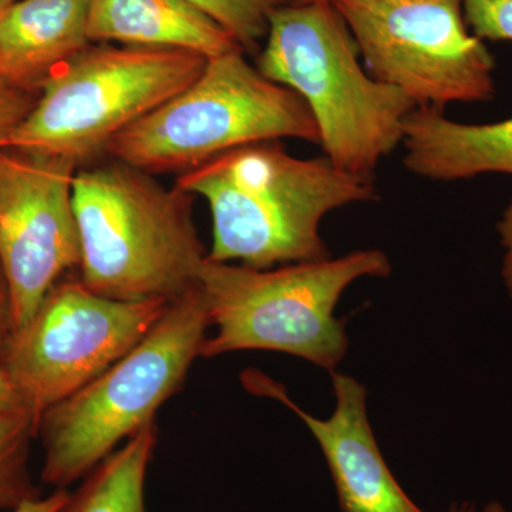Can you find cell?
Here are the masks:
<instances>
[{
	"mask_svg": "<svg viewBox=\"0 0 512 512\" xmlns=\"http://www.w3.org/2000/svg\"><path fill=\"white\" fill-rule=\"evenodd\" d=\"M175 185L207 201L208 261L256 269L330 258L323 218L377 200L373 180L345 173L326 157H293L278 141L235 148L178 175Z\"/></svg>",
	"mask_w": 512,
	"mask_h": 512,
	"instance_id": "obj_1",
	"label": "cell"
},
{
	"mask_svg": "<svg viewBox=\"0 0 512 512\" xmlns=\"http://www.w3.org/2000/svg\"><path fill=\"white\" fill-rule=\"evenodd\" d=\"M192 195L121 161L77 170L80 281L121 302L173 303L198 288L205 251Z\"/></svg>",
	"mask_w": 512,
	"mask_h": 512,
	"instance_id": "obj_2",
	"label": "cell"
},
{
	"mask_svg": "<svg viewBox=\"0 0 512 512\" xmlns=\"http://www.w3.org/2000/svg\"><path fill=\"white\" fill-rule=\"evenodd\" d=\"M359 56L332 3L288 2L269 16L256 69L305 101L330 163L373 180L380 161L402 144L404 123L417 106L366 73Z\"/></svg>",
	"mask_w": 512,
	"mask_h": 512,
	"instance_id": "obj_3",
	"label": "cell"
},
{
	"mask_svg": "<svg viewBox=\"0 0 512 512\" xmlns=\"http://www.w3.org/2000/svg\"><path fill=\"white\" fill-rule=\"evenodd\" d=\"M390 272L380 249L269 269L207 259L198 289L215 333L201 356L268 350L335 372L349 348L345 322L335 316L340 298L353 282Z\"/></svg>",
	"mask_w": 512,
	"mask_h": 512,
	"instance_id": "obj_4",
	"label": "cell"
},
{
	"mask_svg": "<svg viewBox=\"0 0 512 512\" xmlns=\"http://www.w3.org/2000/svg\"><path fill=\"white\" fill-rule=\"evenodd\" d=\"M210 319L200 289L171 303L140 343L79 392L40 417L42 481L56 490L83 480L180 392L201 356Z\"/></svg>",
	"mask_w": 512,
	"mask_h": 512,
	"instance_id": "obj_5",
	"label": "cell"
},
{
	"mask_svg": "<svg viewBox=\"0 0 512 512\" xmlns=\"http://www.w3.org/2000/svg\"><path fill=\"white\" fill-rule=\"evenodd\" d=\"M279 138L319 144L318 124L298 94L262 76L238 49L208 59L195 82L126 128L106 153L144 173L181 175Z\"/></svg>",
	"mask_w": 512,
	"mask_h": 512,
	"instance_id": "obj_6",
	"label": "cell"
},
{
	"mask_svg": "<svg viewBox=\"0 0 512 512\" xmlns=\"http://www.w3.org/2000/svg\"><path fill=\"white\" fill-rule=\"evenodd\" d=\"M207 60L185 50L92 43L46 80L10 148L86 163L195 82Z\"/></svg>",
	"mask_w": 512,
	"mask_h": 512,
	"instance_id": "obj_7",
	"label": "cell"
},
{
	"mask_svg": "<svg viewBox=\"0 0 512 512\" xmlns=\"http://www.w3.org/2000/svg\"><path fill=\"white\" fill-rule=\"evenodd\" d=\"M377 82L417 107L495 97V60L468 28L463 0H332Z\"/></svg>",
	"mask_w": 512,
	"mask_h": 512,
	"instance_id": "obj_8",
	"label": "cell"
},
{
	"mask_svg": "<svg viewBox=\"0 0 512 512\" xmlns=\"http://www.w3.org/2000/svg\"><path fill=\"white\" fill-rule=\"evenodd\" d=\"M170 305L114 301L90 291L80 279L59 281L28 322L10 330L0 352V372L39 429L46 410L136 348Z\"/></svg>",
	"mask_w": 512,
	"mask_h": 512,
	"instance_id": "obj_9",
	"label": "cell"
},
{
	"mask_svg": "<svg viewBox=\"0 0 512 512\" xmlns=\"http://www.w3.org/2000/svg\"><path fill=\"white\" fill-rule=\"evenodd\" d=\"M77 167L66 158L0 150V271L8 289L10 330L32 318L67 271L79 269Z\"/></svg>",
	"mask_w": 512,
	"mask_h": 512,
	"instance_id": "obj_10",
	"label": "cell"
},
{
	"mask_svg": "<svg viewBox=\"0 0 512 512\" xmlns=\"http://www.w3.org/2000/svg\"><path fill=\"white\" fill-rule=\"evenodd\" d=\"M330 375L336 406L328 419L306 413L271 377L249 370L242 379L252 393L284 403L311 430L328 463L340 511L424 512L404 493L384 460L367 414L366 387L336 370Z\"/></svg>",
	"mask_w": 512,
	"mask_h": 512,
	"instance_id": "obj_11",
	"label": "cell"
},
{
	"mask_svg": "<svg viewBox=\"0 0 512 512\" xmlns=\"http://www.w3.org/2000/svg\"><path fill=\"white\" fill-rule=\"evenodd\" d=\"M87 36V0H15L0 10V77L33 93Z\"/></svg>",
	"mask_w": 512,
	"mask_h": 512,
	"instance_id": "obj_12",
	"label": "cell"
},
{
	"mask_svg": "<svg viewBox=\"0 0 512 512\" xmlns=\"http://www.w3.org/2000/svg\"><path fill=\"white\" fill-rule=\"evenodd\" d=\"M403 164L427 180L512 175V117L488 124L458 123L436 107H416L404 123Z\"/></svg>",
	"mask_w": 512,
	"mask_h": 512,
	"instance_id": "obj_13",
	"label": "cell"
},
{
	"mask_svg": "<svg viewBox=\"0 0 512 512\" xmlns=\"http://www.w3.org/2000/svg\"><path fill=\"white\" fill-rule=\"evenodd\" d=\"M87 36L90 43L185 50L205 59L241 49L187 0H87Z\"/></svg>",
	"mask_w": 512,
	"mask_h": 512,
	"instance_id": "obj_14",
	"label": "cell"
},
{
	"mask_svg": "<svg viewBox=\"0 0 512 512\" xmlns=\"http://www.w3.org/2000/svg\"><path fill=\"white\" fill-rule=\"evenodd\" d=\"M157 443V424H148L94 467L57 512H147L148 466Z\"/></svg>",
	"mask_w": 512,
	"mask_h": 512,
	"instance_id": "obj_15",
	"label": "cell"
},
{
	"mask_svg": "<svg viewBox=\"0 0 512 512\" xmlns=\"http://www.w3.org/2000/svg\"><path fill=\"white\" fill-rule=\"evenodd\" d=\"M35 434L37 421L26 407L0 413V511L40 497L28 470L30 440Z\"/></svg>",
	"mask_w": 512,
	"mask_h": 512,
	"instance_id": "obj_16",
	"label": "cell"
},
{
	"mask_svg": "<svg viewBox=\"0 0 512 512\" xmlns=\"http://www.w3.org/2000/svg\"><path fill=\"white\" fill-rule=\"evenodd\" d=\"M234 37L244 52L259 53L269 16L288 0H187Z\"/></svg>",
	"mask_w": 512,
	"mask_h": 512,
	"instance_id": "obj_17",
	"label": "cell"
},
{
	"mask_svg": "<svg viewBox=\"0 0 512 512\" xmlns=\"http://www.w3.org/2000/svg\"><path fill=\"white\" fill-rule=\"evenodd\" d=\"M468 28L481 40L512 42V0H463Z\"/></svg>",
	"mask_w": 512,
	"mask_h": 512,
	"instance_id": "obj_18",
	"label": "cell"
},
{
	"mask_svg": "<svg viewBox=\"0 0 512 512\" xmlns=\"http://www.w3.org/2000/svg\"><path fill=\"white\" fill-rule=\"evenodd\" d=\"M32 93L0 77V150L10 148L13 134L35 104Z\"/></svg>",
	"mask_w": 512,
	"mask_h": 512,
	"instance_id": "obj_19",
	"label": "cell"
},
{
	"mask_svg": "<svg viewBox=\"0 0 512 512\" xmlns=\"http://www.w3.org/2000/svg\"><path fill=\"white\" fill-rule=\"evenodd\" d=\"M497 232L504 251L501 278H503L505 289L512 299V198L498 221Z\"/></svg>",
	"mask_w": 512,
	"mask_h": 512,
	"instance_id": "obj_20",
	"label": "cell"
},
{
	"mask_svg": "<svg viewBox=\"0 0 512 512\" xmlns=\"http://www.w3.org/2000/svg\"><path fill=\"white\" fill-rule=\"evenodd\" d=\"M67 497H69V491L56 490L55 493L47 495V497L40 495V497L25 501L13 510L6 512H57L66 503Z\"/></svg>",
	"mask_w": 512,
	"mask_h": 512,
	"instance_id": "obj_21",
	"label": "cell"
},
{
	"mask_svg": "<svg viewBox=\"0 0 512 512\" xmlns=\"http://www.w3.org/2000/svg\"><path fill=\"white\" fill-rule=\"evenodd\" d=\"M10 329V309L8 289H6L5 279L0 271V352L8 339Z\"/></svg>",
	"mask_w": 512,
	"mask_h": 512,
	"instance_id": "obj_22",
	"label": "cell"
},
{
	"mask_svg": "<svg viewBox=\"0 0 512 512\" xmlns=\"http://www.w3.org/2000/svg\"><path fill=\"white\" fill-rule=\"evenodd\" d=\"M23 406L18 392L15 387L9 382L8 377L0 372V413L9 412V410L19 409Z\"/></svg>",
	"mask_w": 512,
	"mask_h": 512,
	"instance_id": "obj_23",
	"label": "cell"
},
{
	"mask_svg": "<svg viewBox=\"0 0 512 512\" xmlns=\"http://www.w3.org/2000/svg\"><path fill=\"white\" fill-rule=\"evenodd\" d=\"M447 512H476L471 504H457L453 505Z\"/></svg>",
	"mask_w": 512,
	"mask_h": 512,
	"instance_id": "obj_24",
	"label": "cell"
},
{
	"mask_svg": "<svg viewBox=\"0 0 512 512\" xmlns=\"http://www.w3.org/2000/svg\"><path fill=\"white\" fill-rule=\"evenodd\" d=\"M484 512H507V510L501 504L490 503L484 508Z\"/></svg>",
	"mask_w": 512,
	"mask_h": 512,
	"instance_id": "obj_25",
	"label": "cell"
},
{
	"mask_svg": "<svg viewBox=\"0 0 512 512\" xmlns=\"http://www.w3.org/2000/svg\"><path fill=\"white\" fill-rule=\"evenodd\" d=\"M289 3H298V5H303V3H316V2H332V0H288Z\"/></svg>",
	"mask_w": 512,
	"mask_h": 512,
	"instance_id": "obj_26",
	"label": "cell"
},
{
	"mask_svg": "<svg viewBox=\"0 0 512 512\" xmlns=\"http://www.w3.org/2000/svg\"><path fill=\"white\" fill-rule=\"evenodd\" d=\"M15 2V0H0V10L5 9L6 6H9L10 3Z\"/></svg>",
	"mask_w": 512,
	"mask_h": 512,
	"instance_id": "obj_27",
	"label": "cell"
}]
</instances>
